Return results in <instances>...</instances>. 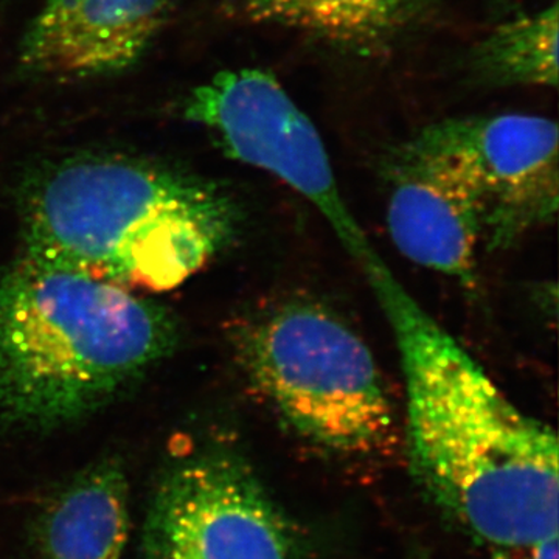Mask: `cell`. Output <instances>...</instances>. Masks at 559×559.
I'll list each match as a JSON object with an SVG mask.
<instances>
[{"label":"cell","mask_w":559,"mask_h":559,"mask_svg":"<svg viewBox=\"0 0 559 559\" xmlns=\"http://www.w3.org/2000/svg\"><path fill=\"white\" fill-rule=\"evenodd\" d=\"M362 267L399 347L407 448L419 485L492 549L558 536L557 432L509 400L380 255Z\"/></svg>","instance_id":"6da1fadb"},{"label":"cell","mask_w":559,"mask_h":559,"mask_svg":"<svg viewBox=\"0 0 559 559\" xmlns=\"http://www.w3.org/2000/svg\"><path fill=\"white\" fill-rule=\"evenodd\" d=\"M25 253L123 288L167 290L237 237L240 210L200 176L124 154L40 168L21 200Z\"/></svg>","instance_id":"7a4b0ae2"},{"label":"cell","mask_w":559,"mask_h":559,"mask_svg":"<svg viewBox=\"0 0 559 559\" xmlns=\"http://www.w3.org/2000/svg\"><path fill=\"white\" fill-rule=\"evenodd\" d=\"M170 312L25 253L0 275V421L51 430L120 399L170 355Z\"/></svg>","instance_id":"3957f363"},{"label":"cell","mask_w":559,"mask_h":559,"mask_svg":"<svg viewBox=\"0 0 559 559\" xmlns=\"http://www.w3.org/2000/svg\"><path fill=\"white\" fill-rule=\"evenodd\" d=\"M235 347L252 392L300 439L345 455L388 443L396 415L380 366L330 308L282 301L250 318Z\"/></svg>","instance_id":"277c9868"},{"label":"cell","mask_w":559,"mask_h":559,"mask_svg":"<svg viewBox=\"0 0 559 559\" xmlns=\"http://www.w3.org/2000/svg\"><path fill=\"white\" fill-rule=\"evenodd\" d=\"M182 112L231 159L270 173L310 201L356 261L374 253L342 198L314 123L271 72L224 70L190 92Z\"/></svg>","instance_id":"5b68a950"},{"label":"cell","mask_w":559,"mask_h":559,"mask_svg":"<svg viewBox=\"0 0 559 559\" xmlns=\"http://www.w3.org/2000/svg\"><path fill=\"white\" fill-rule=\"evenodd\" d=\"M143 559H299V540L249 463L207 448L162 476Z\"/></svg>","instance_id":"8992f818"},{"label":"cell","mask_w":559,"mask_h":559,"mask_svg":"<svg viewBox=\"0 0 559 559\" xmlns=\"http://www.w3.org/2000/svg\"><path fill=\"white\" fill-rule=\"evenodd\" d=\"M415 143L468 173L484 216L485 248L507 249L557 218V121L528 114L437 121Z\"/></svg>","instance_id":"52a82bcc"},{"label":"cell","mask_w":559,"mask_h":559,"mask_svg":"<svg viewBox=\"0 0 559 559\" xmlns=\"http://www.w3.org/2000/svg\"><path fill=\"white\" fill-rule=\"evenodd\" d=\"M390 176L388 229L396 249L418 266L473 282L485 229L468 173L411 139L396 151Z\"/></svg>","instance_id":"ba28073f"},{"label":"cell","mask_w":559,"mask_h":559,"mask_svg":"<svg viewBox=\"0 0 559 559\" xmlns=\"http://www.w3.org/2000/svg\"><path fill=\"white\" fill-rule=\"evenodd\" d=\"M173 0H47L22 46L25 68L86 76L138 61Z\"/></svg>","instance_id":"9c48e42d"},{"label":"cell","mask_w":559,"mask_h":559,"mask_svg":"<svg viewBox=\"0 0 559 559\" xmlns=\"http://www.w3.org/2000/svg\"><path fill=\"white\" fill-rule=\"evenodd\" d=\"M128 481L116 460L81 473L44 521L50 559H120L128 539Z\"/></svg>","instance_id":"30bf717a"},{"label":"cell","mask_w":559,"mask_h":559,"mask_svg":"<svg viewBox=\"0 0 559 559\" xmlns=\"http://www.w3.org/2000/svg\"><path fill=\"white\" fill-rule=\"evenodd\" d=\"M430 0H237L249 20L370 53L419 20Z\"/></svg>","instance_id":"8fae6325"},{"label":"cell","mask_w":559,"mask_h":559,"mask_svg":"<svg viewBox=\"0 0 559 559\" xmlns=\"http://www.w3.org/2000/svg\"><path fill=\"white\" fill-rule=\"evenodd\" d=\"M558 3L500 24L477 43L468 75L477 86H558Z\"/></svg>","instance_id":"7c38bea8"},{"label":"cell","mask_w":559,"mask_h":559,"mask_svg":"<svg viewBox=\"0 0 559 559\" xmlns=\"http://www.w3.org/2000/svg\"><path fill=\"white\" fill-rule=\"evenodd\" d=\"M491 559H559L558 536L539 540L532 546L495 549Z\"/></svg>","instance_id":"4fadbf2b"}]
</instances>
